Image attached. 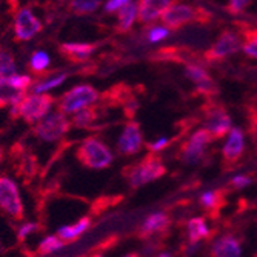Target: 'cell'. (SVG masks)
<instances>
[{"label": "cell", "mask_w": 257, "mask_h": 257, "mask_svg": "<svg viewBox=\"0 0 257 257\" xmlns=\"http://www.w3.org/2000/svg\"><path fill=\"white\" fill-rule=\"evenodd\" d=\"M249 183H251V179L246 177V176H243V174L236 176V177H232V179H231V185H232V186H236V188H243V186H246V185H249Z\"/></svg>", "instance_id": "37"}, {"label": "cell", "mask_w": 257, "mask_h": 257, "mask_svg": "<svg viewBox=\"0 0 257 257\" xmlns=\"http://www.w3.org/2000/svg\"><path fill=\"white\" fill-rule=\"evenodd\" d=\"M40 228H39V225L37 223H25L22 228H20V231H19V240H23L25 239L28 234H31V232H36V231H39Z\"/></svg>", "instance_id": "35"}, {"label": "cell", "mask_w": 257, "mask_h": 257, "mask_svg": "<svg viewBox=\"0 0 257 257\" xmlns=\"http://www.w3.org/2000/svg\"><path fill=\"white\" fill-rule=\"evenodd\" d=\"M243 53L252 59H257V31L248 39V42L243 45Z\"/></svg>", "instance_id": "30"}, {"label": "cell", "mask_w": 257, "mask_h": 257, "mask_svg": "<svg viewBox=\"0 0 257 257\" xmlns=\"http://www.w3.org/2000/svg\"><path fill=\"white\" fill-rule=\"evenodd\" d=\"M168 36V28L167 27H154L150 30L148 33V39L150 42H159V40H163Z\"/></svg>", "instance_id": "31"}, {"label": "cell", "mask_w": 257, "mask_h": 257, "mask_svg": "<svg viewBox=\"0 0 257 257\" xmlns=\"http://www.w3.org/2000/svg\"><path fill=\"white\" fill-rule=\"evenodd\" d=\"M131 0H108V4L105 5V11L106 13H115L119 11L122 7H125Z\"/></svg>", "instance_id": "36"}, {"label": "cell", "mask_w": 257, "mask_h": 257, "mask_svg": "<svg viewBox=\"0 0 257 257\" xmlns=\"http://www.w3.org/2000/svg\"><path fill=\"white\" fill-rule=\"evenodd\" d=\"M137 10L139 7L134 2H128L125 7L119 10V22H117V28L119 31H128L134 25L136 17H137Z\"/></svg>", "instance_id": "20"}, {"label": "cell", "mask_w": 257, "mask_h": 257, "mask_svg": "<svg viewBox=\"0 0 257 257\" xmlns=\"http://www.w3.org/2000/svg\"><path fill=\"white\" fill-rule=\"evenodd\" d=\"M89 223H91L89 217H83V219H80V220H79L77 223H74V225H68V226L60 228L59 232H57V236H59L65 243L73 242L74 239H77L80 234H83V232L89 228Z\"/></svg>", "instance_id": "19"}, {"label": "cell", "mask_w": 257, "mask_h": 257, "mask_svg": "<svg viewBox=\"0 0 257 257\" xmlns=\"http://www.w3.org/2000/svg\"><path fill=\"white\" fill-rule=\"evenodd\" d=\"M48 66H50V56L45 51H37L33 54L30 60V68L34 73H43Z\"/></svg>", "instance_id": "25"}, {"label": "cell", "mask_w": 257, "mask_h": 257, "mask_svg": "<svg viewBox=\"0 0 257 257\" xmlns=\"http://www.w3.org/2000/svg\"><path fill=\"white\" fill-rule=\"evenodd\" d=\"M243 133L239 128H231L228 140L223 147V159L226 162H236L243 153Z\"/></svg>", "instance_id": "15"}, {"label": "cell", "mask_w": 257, "mask_h": 257, "mask_svg": "<svg viewBox=\"0 0 257 257\" xmlns=\"http://www.w3.org/2000/svg\"><path fill=\"white\" fill-rule=\"evenodd\" d=\"M16 74V62L8 50H0V77L11 79Z\"/></svg>", "instance_id": "22"}, {"label": "cell", "mask_w": 257, "mask_h": 257, "mask_svg": "<svg viewBox=\"0 0 257 257\" xmlns=\"http://www.w3.org/2000/svg\"><path fill=\"white\" fill-rule=\"evenodd\" d=\"M185 76L188 77L191 82H194L196 85L209 79V74L205 71V69L199 65H186L185 68Z\"/></svg>", "instance_id": "27"}, {"label": "cell", "mask_w": 257, "mask_h": 257, "mask_svg": "<svg viewBox=\"0 0 257 257\" xmlns=\"http://www.w3.org/2000/svg\"><path fill=\"white\" fill-rule=\"evenodd\" d=\"M2 157H4V151H2V148H0V160H2Z\"/></svg>", "instance_id": "38"}, {"label": "cell", "mask_w": 257, "mask_h": 257, "mask_svg": "<svg viewBox=\"0 0 257 257\" xmlns=\"http://www.w3.org/2000/svg\"><path fill=\"white\" fill-rule=\"evenodd\" d=\"M170 142H171V139L162 137V139L156 140V142H153V144H147V147L151 150V153H157V151H162L163 148H167L170 145Z\"/></svg>", "instance_id": "34"}, {"label": "cell", "mask_w": 257, "mask_h": 257, "mask_svg": "<svg viewBox=\"0 0 257 257\" xmlns=\"http://www.w3.org/2000/svg\"><path fill=\"white\" fill-rule=\"evenodd\" d=\"M196 19H197V10H194L190 5H174L162 14L163 25L173 30L188 25V23L194 22Z\"/></svg>", "instance_id": "11"}, {"label": "cell", "mask_w": 257, "mask_h": 257, "mask_svg": "<svg viewBox=\"0 0 257 257\" xmlns=\"http://www.w3.org/2000/svg\"><path fill=\"white\" fill-rule=\"evenodd\" d=\"M142 145H144V139H142V133H140V128H139V123L130 122L125 126V130L119 139V153L125 154V156H131V154L139 153Z\"/></svg>", "instance_id": "12"}, {"label": "cell", "mask_w": 257, "mask_h": 257, "mask_svg": "<svg viewBox=\"0 0 257 257\" xmlns=\"http://www.w3.org/2000/svg\"><path fill=\"white\" fill-rule=\"evenodd\" d=\"M23 97H25V89L14 86L10 79L0 77V108L17 105Z\"/></svg>", "instance_id": "16"}, {"label": "cell", "mask_w": 257, "mask_h": 257, "mask_svg": "<svg viewBox=\"0 0 257 257\" xmlns=\"http://www.w3.org/2000/svg\"><path fill=\"white\" fill-rule=\"evenodd\" d=\"M249 2H251V0H229L228 8H229L231 13L239 14V13H242L249 5Z\"/></svg>", "instance_id": "33"}, {"label": "cell", "mask_w": 257, "mask_h": 257, "mask_svg": "<svg viewBox=\"0 0 257 257\" xmlns=\"http://www.w3.org/2000/svg\"><path fill=\"white\" fill-rule=\"evenodd\" d=\"M208 234H209V231L203 219L196 217L188 222V236H190L191 243H197L200 239H205Z\"/></svg>", "instance_id": "21"}, {"label": "cell", "mask_w": 257, "mask_h": 257, "mask_svg": "<svg viewBox=\"0 0 257 257\" xmlns=\"http://www.w3.org/2000/svg\"><path fill=\"white\" fill-rule=\"evenodd\" d=\"M211 254L217 257H239L242 254V248L237 239H234L232 236H226L219 239L213 245Z\"/></svg>", "instance_id": "17"}, {"label": "cell", "mask_w": 257, "mask_h": 257, "mask_svg": "<svg viewBox=\"0 0 257 257\" xmlns=\"http://www.w3.org/2000/svg\"><path fill=\"white\" fill-rule=\"evenodd\" d=\"M63 246H65V242H63L59 236H50V237H46L45 240L40 242L37 252H39L40 255H45V254L54 252V251H57V249H62Z\"/></svg>", "instance_id": "24"}, {"label": "cell", "mask_w": 257, "mask_h": 257, "mask_svg": "<svg viewBox=\"0 0 257 257\" xmlns=\"http://www.w3.org/2000/svg\"><path fill=\"white\" fill-rule=\"evenodd\" d=\"M69 123L68 119L65 117V112H54L51 115H48L46 119H43L37 128H36V134L45 140V142H56V140L62 139L68 130H69Z\"/></svg>", "instance_id": "6"}, {"label": "cell", "mask_w": 257, "mask_h": 257, "mask_svg": "<svg viewBox=\"0 0 257 257\" xmlns=\"http://www.w3.org/2000/svg\"><path fill=\"white\" fill-rule=\"evenodd\" d=\"M170 225V219L167 214L163 213H154L151 214L140 228V236L142 237H150L151 234H156V232L163 231Z\"/></svg>", "instance_id": "18"}, {"label": "cell", "mask_w": 257, "mask_h": 257, "mask_svg": "<svg viewBox=\"0 0 257 257\" xmlns=\"http://www.w3.org/2000/svg\"><path fill=\"white\" fill-rule=\"evenodd\" d=\"M0 208L13 219H23V205L17 185L7 176L0 177Z\"/></svg>", "instance_id": "5"}, {"label": "cell", "mask_w": 257, "mask_h": 257, "mask_svg": "<svg viewBox=\"0 0 257 257\" xmlns=\"http://www.w3.org/2000/svg\"><path fill=\"white\" fill-rule=\"evenodd\" d=\"M96 51V45L85 43V42H74V43H62L60 53L71 62L82 63L88 60L92 53Z\"/></svg>", "instance_id": "14"}, {"label": "cell", "mask_w": 257, "mask_h": 257, "mask_svg": "<svg viewBox=\"0 0 257 257\" xmlns=\"http://www.w3.org/2000/svg\"><path fill=\"white\" fill-rule=\"evenodd\" d=\"M213 140V136L205 128L196 131L182 147V159L186 163H196L202 159L206 145Z\"/></svg>", "instance_id": "8"}, {"label": "cell", "mask_w": 257, "mask_h": 257, "mask_svg": "<svg viewBox=\"0 0 257 257\" xmlns=\"http://www.w3.org/2000/svg\"><path fill=\"white\" fill-rule=\"evenodd\" d=\"M173 2L174 0H140L137 10L139 20L142 23L154 22L171 7Z\"/></svg>", "instance_id": "13"}, {"label": "cell", "mask_w": 257, "mask_h": 257, "mask_svg": "<svg viewBox=\"0 0 257 257\" xmlns=\"http://www.w3.org/2000/svg\"><path fill=\"white\" fill-rule=\"evenodd\" d=\"M16 39L17 40H30L33 39L37 33L42 31V23L40 20L33 14L31 10L23 8L17 13L16 16Z\"/></svg>", "instance_id": "10"}, {"label": "cell", "mask_w": 257, "mask_h": 257, "mask_svg": "<svg viewBox=\"0 0 257 257\" xmlns=\"http://www.w3.org/2000/svg\"><path fill=\"white\" fill-rule=\"evenodd\" d=\"M231 119L222 106H211L205 119V130L213 136V139H222L231 130Z\"/></svg>", "instance_id": "9"}, {"label": "cell", "mask_w": 257, "mask_h": 257, "mask_svg": "<svg viewBox=\"0 0 257 257\" xmlns=\"http://www.w3.org/2000/svg\"><path fill=\"white\" fill-rule=\"evenodd\" d=\"M66 79V74H57L54 77H50V79H46L45 82L42 83H37L34 86V91L36 92H45V91H48V89H53L56 86H59L60 83H63Z\"/></svg>", "instance_id": "28"}, {"label": "cell", "mask_w": 257, "mask_h": 257, "mask_svg": "<svg viewBox=\"0 0 257 257\" xmlns=\"http://www.w3.org/2000/svg\"><path fill=\"white\" fill-rule=\"evenodd\" d=\"M77 159L85 167L92 170H102L111 165L112 154L109 148L96 137H89L77 150Z\"/></svg>", "instance_id": "1"}, {"label": "cell", "mask_w": 257, "mask_h": 257, "mask_svg": "<svg viewBox=\"0 0 257 257\" xmlns=\"http://www.w3.org/2000/svg\"><path fill=\"white\" fill-rule=\"evenodd\" d=\"M96 117H97L96 109L94 108H88V109H83L79 114H76V117L73 119V123L76 126H79V128H86L96 120Z\"/></svg>", "instance_id": "26"}, {"label": "cell", "mask_w": 257, "mask_h": 257, "mask_svg": "<svg viewBox=\"0 0 257 257\" xmlns=\"http://www.w3.org/2000/svg\"><path fill=\"white\" fill-rule=\"evenodd\" d=\"M200 203H202L206 209H214V208L220 203V193L208 191V193L202 194Z\"/></svg>", "instance_id": "29"}, {"label": "cell", "mask_w": 257, "mask_h": 257, "mask_svg": "<svg viewBox=\"0 0 257 257\" xmlns=\"http://www.w3.org/2000/svg\"><path fill=\"white\" fill-rule=\"evenodd\" d=\"M99 94L91 85H77L73 89L66 91L59 100V109L65 114L80 111L82 108L94 103Z\"/></svg>", "instance_id": "4"}, {"label": "cell", "mask_w": 257, "mask_h": 257, "mask_svg": "<svg viewBox=\"0 0 257 257\" xmlns=\"http://www.w3.org/2000/svg\"><path fill=\"white\" fill-rule=\"evenodd\" d=\"M60 2H63V0H60Z\"/></svg>", "instance_id": "39"}, {"label": "cell", "mask_w": 257, "mask_h": 257, "mask_svg": "<svg viewBox=\"0 0 257 257\" xmlns=\"http://www.w3.org/2000/svg\"><path fill=\"white\" fill-rule=\"evenodd\" d=\"M10 82H11L14 86H17V88H20V89H25V91H27V88L31 85V77H28V76H17V74H14V76L10 79Z\"/></svg>", "instance_id": "32"}, {"label": "cell", "mask_w": 257, "mask_h": 257, "mask_svg": "<svg viewBox=\"0 0 257 257\" xmlns=\"http://www.w3.org/2000/svg\"><path fill=\"white\" fill-rule=\"evenodd\" d=\"M100 2L102 0H71L69 10L77 16H83V14H89L92 11H96Z\"/></svg>", "instance_id": "23"}, {"label": "cell", "mask_w": 257, "mask_h": 257, "mask_svg": "<svg viewBox=\"0 0 257 257\" xmlns=\"http://www.w3.org/2000/svg\"><path fill=\"white\" fill-rule=\"evenodd\" d=\"M165 171L167 170H165V167H163L162 160L157 156L150 154L140 162L139 165L128 170L126 177L130 180L131 188H140L142 185L162 177L163 174H165Z\"/></svg>", "instance_id": "3"}, {"label": "cell", "mask_w": 257, "mask_h": 257, "mask_svg": "<svg viewBox=\"0 0 257 257\" xmlns=\"http://www.w3.org/2000/svg\"><path fill=\"white\" fill-rule=\"evenodd\" d=\"M242 48V40L239 39V36L232 31H225L217 40L216 43L208 50L206 53V59L211 62H217L222 60L231 54L237 53Z\"/></svg>", "instance_id": "7"}, {"label": "cell", "mask_w": 257, "mask_h": 257, "mask_svg": "<svg viewBox=\"0 0 257 257\" xmlns=\"http://www.w3.org/2000/svg\"><path fill=\"white\" fill-rule=\"evenodd\" d=\"M53 100L54 99L48 94L36 92L33 96L23 97L17 105H13L14 111L11 114H14V117L20 115V117L25 119L28 123H34L45 117V114L53 106Z\"/></svg>", "instance_id": "2"}]
</instances>
